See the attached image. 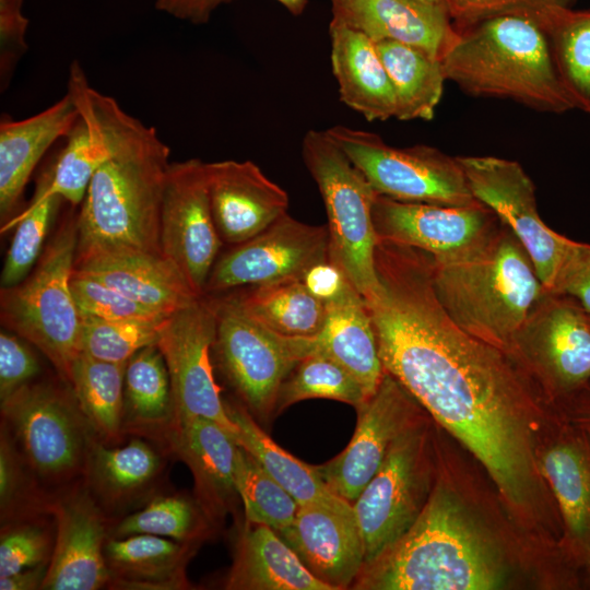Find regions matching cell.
Returning <instances> with one entry per match:
<instances>
[{"label":"cell","instance_id":"53","mask_svg":"<svg viewBox=\"0 0 590 590\" xmlns=\"http://www.w3.org/2000/svg\"><path fill=\"white\" fill-rule=\"evenodd\" d=\"M48 564L26 568L10 576L0 577V590H37L43 588Z\"/></svg>","mask_w":590,"mask_h":590},{"label":"cell","instance_id":"38","mask_svg":"<svg viewBox=\"0 0 590 590\" xmlns=\"http://www.w3.org/2000/svg\"><path fill=\"white\" fill-rule=\"evenodd\" d=\"M213 528L214 524L194 497L184 493L162 492L143 507L115 519L110 538L152 534L199 544L212 533Z\"/></svg>","mask_w":590,"mask_h":590},{"label":"cell","instance_id":"7","mask_svg":"<svg viewBox=\"0 0 590 590\" xmlns=\"http://www.w3.org/2000/svg\"><path fill=\"white\" fill-rule=\"evenodd\" d=\"M0 405L1 425L47 489L55 493L83 479L98 438L68 384L35 380Z\"/></svg>","mask_w":590,"mask_h":590},{"label":"cell","instance_id":"32","mask_svg":"<svg viewBox=\"0 0 590 590\" xmlns=\"http://www.w3.org/2000/svg\"><path fill=\"white\" fill-rule=\"evenodd\" d=\"M225 409L239 432L238 445L248 450L298 505L318 504L342 511L353 505L333 494L315 465H309L275 444L243 404L225 401Z\"/></svg>","mask_w":590,"mask_h":590},{"label":"cell","instance_id":"56","mask_svg":"<svg viewBox=\"0 0 590 590\" xmlns=\"http://www.w3.org/2000/svg\"><path fill=\"white\" fill-rule=\"evenodd\" d=\"M587 416H588V423H589V428L590 429V410L587 412Z\"/></svg>","mask_w":590,"mask_h":590},{"label":"cell","instance_id":"50","mask_svg":"<svg viewBox=\"0 0 590 590\" xmlns=\"http://www.w3.org/2000/svg\"><path fill=\"white\" fill-rule=\"evenodd\" d=\"M550 293L575 299L590 315V245L573 241Z\"/></svg>","mask_w":590,"mask_h":590},{"label":"cell","instance_id":"2","mask_svg":"<svg viewBox=\"0 0 590 590\" xmlns=\"http://www.w3.org/2000/svg\"><path fill=\"white\" fill-rule=\"evenodd\" d=\"M170 150L125 110L115 149L92 177L76 219V257L109 250L161 253L160 219Z\"/></svg>","mask_w":590,"mask_h":590},{"label":"cell","instance_id":"19","mask_svg":"<svg viewBox=\"0 0 590 590\" xmlns=\"http://www.w3.org/2000/svg\"><path fill=\"white\" fill-rule=\"evenodd\" d=\"M495 214L479 201L468 205L405 202L377 194L373 222L378 238L433 257L461 251L483 238Z\"/></svg>","mask_w":590,"mask_h":590},{"label":"cell","instance_id":"18","mask_svg":"<svg viewBox=\"0 0 590 590\" xmlns=\"http://www.w3.org/2000/svg\"><path fill=\"white\" fill-rule=\"evenodd\" d=\"M67 91L76 103L79 117L55 166L43 178L47 192L75 206L81 204L96 170L113 154L123 109L111 96L90 85L78 61L70 67Z\"/></svg>","mask_w":590,"mask_h":590},{"label":"cell","instance_id":"41","mask_svg":"<svg viewBox=\"0 0 590 590\" xmlns=\"http://www.w3.org/2000/svg\"><path fill=\"white\" fill-rule=\"evenodd\" d=\"M315 398L341 401L355 409L368 399L361 384L345 368L320 353L300 359L283 381L275 413Z\"/></svg>","mask_w":590,"mask_h":590},{"label":"cell","instance_id":"48","mask_svg":"<svg viewBox=\"0 0 590 590\" xmlns=\"http://www.w3.org/2000/svg\"><path fill=\"white\" fill-rule=\"evenodd\" d=\"M24 0H0V90L9 86L15 68L28 49L25 35L28 20Z\"/></svg>","mask_w":590,"mask_h":590},{"label":"cell","instance_id":"23","mask_svg":"<svg viewBox=\"0 0 590 590\" xmlns=\"http://www.w3.org/2000/svg\"><path fill=\"white\" fill-rule=\"evenodd\" d=\"M332 19L375 43L398 42L441 58L458 36L444 4L423 0H330Z\"/></svg>","mask_w":590,"mask_h":590},{"label":"cell","instance_id":"33","mask_svg":"<svg viewBox=\"0 0 590 590\" xmlns=\"http://www.w3.org/2000/svg\"><path fill=\"white\" fill-rule=\"evenodd\" d=\"M555 295L536 321L538 332L548 370L570 390L590 380V316L571 297Z\"/></svg>","mask_w":590,"mask_h":590},{"label":"cell","instance_id":"15","mask_svg":"<svg viewBox=\"0 0 590 590\" xmlns=\"http://www.w3.org/2000/svg\"><path fill=\"white\" fill-rule=\"evenodd\" d=\"M329 259L327 225L300 222L287 213L252 238L217 257L204 295L236 287L302 279Z\"/></svg>","mask_w":590,"mask_h":590},{"label":"cell","instance_id":"16","mask_svg":"<svg viewBox=\"0 0 590 590\" xmlns=\"http://www.w3.org/2000/svg\"><path fill=\"white\" fill-rule=\"evenodd\" d=\"M415 401L384 370L376 392L356 409L357 424L349 445L328 462L315 465L333 494L353 505L393 442L415 425Z\"/></svg>","mask_w":590,"mask_h":590},{"label":"cell","instance_id":"58","mask_svg":"<svg viewBox=\"0 0 590 590\" xmlns=\"http://www.w3.org/2000/svg\"><path fill=\"white\" fill-rule=\"evenodd\" d=\"M590 316V315H589Z\"/></svg>","mask_w":590,"mask_h":590},{"label":"cell","instance_id":"26","mask_svg":"<svg viewBox=\"0 0 590 590\" xmlns=\"http://www.w3.org/2000/svg\"><path fill=\"white\" fill-rule=\"evenodd\" d=\"M79 117L67 93L45 110L22 120L2 117L0 122V215L8 219L23 194L38 162L60 138H66Z\"/></svg>","mask_w":590,"mask_h":590},{"label":"cell","instance_id":"22","mask_svg":"<svg viewBox=\"0 0 590 590\" xmlns=\"http://www.w3.org/2000/svg\"><path fill=\"white\" fill-rule=\"evenodd\" d=\"M278 533L305 567L332 590L351 588L365 564L364 540L354 511L298 505L294 521Z\"/></svg>","mask_w":590,"mask_h":590},{"label":"cell","instance_id":"27","mask_svg":"<svg viewBox=\"0 0 590 590\" xmlns=\"http://www.w3.org/2000/svg\"><path fill=\"white\" fill-rule=\"evenodd\" d=\"M329 34L341 102L368 121L394 117V93L376 43L337 19H331Z\"/></svg>","mask_w":590,"mask_h":590},{"label":"cell","instance_id":"20","mask_svg":"<svg viewBox=\"0 0 590 590\" xmlns=\"http://www.w3.org/2000/svg\"><path fill=\"white\" fill-rule=\"evenodd\" d=\"M205 173L212 216L223 244H241L287 213V192L251 161L205 163Z\"/></svg>","mask_w":590,"mask_h":590},{"label":"cell","instance_id":"35","mask_svg":"<svg viewBox=\"0 0 590 590\" xmlns=\"http://www.w3.org/2000/svg\"><path fill=\"white\" fill-rule=\"evenodd\" d=\"M396 98L399 120H430L440 102L446 80L441 61L398 42H377Z\"/></svg>","mask_w":590,"mask_h":590},{"label":"cell","instance_id":"11","mask_svg":"<svg viewBox=\"0 0 590 590\" xmlns=\"http://www.w3.org/2000/svg\"><path fill=\"white\" fill-rule=\"evenodd\" d=\"M215 333L213 302L203 295L163 321L156 344L170 377L175 429L194 417H206L220 424L238 444V428L226 412L214 378Z\"/></svg>","mask_w":590,"mask_h":590},{"label":"cell","instance_id":"45","mask_svg":"<svg viewBox=\"0 0 590 590\" xmlns=\"http://www.w3.org/2000/svg\"><path fill=\"white\" fill-rule=\"evenodd\" d=\"M56 538L52 516L1 524L0 577L48 564Z\"/></svg>","mask_w":590,"mask_h":590},{"label":"cell","instance_id":"30","mask_svg":"<svg viewBox=\"0 0 590 590\" xmlns=\"http://www.w3.org/2000/svg\"><path fill=\"white\" fill-rule=\"evenodd\" d=\"M226 589L332 590L317 579L272 528L245 522L238 535Z\"/></svg>","mask_w":590,"mask_h":590},{"label":"cell","instance_id":"49","mask_svg":"<svg viewBox=\"0 0 590 590\" xmlns=\"http://www.w3.org/2000/svg\"><path fill=\"white\" fill-rule=\"evenodd\" d=\"M36 354L8 331L0 333V401L36 380L40 374Z\"/></svg>","mask_w":590,"mask_h":590},{"label":"cell","instance_id":"47","mask_svg":"<svg viewBox=\"0 0 590 590\" xmlns=\"http://www.w3.org/2000/svg\"><path fill=\"white\" fill-rule=\"evenodd\" d=\"M456 27L502 16L531 19L546 31L568 0H444Z\"/></svg>","mask_w":590,"mask_h":590},{"label":"cell","instance_id":"13","mask_svg":"<svg viewBox=\"0 0 590 590\" xmlns=\"http://www.w3.org/2000/svg\"><path fill=\"white\" fill-rule=\"evenodd\" d=\"M426 481L424 438L415 424L393 442L377 473L353 503L364 540L365 564L414 523L428 499Z\"/></svg>","mask_w":590,"mask_h":590},{"label":"cell","instance_id":"43","mask_svg":"<svg viewBox=\"0 0 590 590\" xmlns=\"http://www.w3.org/2000/svg\"><path fill=\"white\" fill-rule=\"evenodd\" d=\"M52 498L0 425V523L52 516Z\"/></svg>","mask_w":590,"mask_h":590},{"label":"cell","instance_id":"10","mask_svg":"<svg viewBox=\"0 0 590 590\" xmlns=\"http://www.w3.org/2000/svg\"><path fill=\"white\" fill-rule=\"evenodd\" d=\"M327 132L380 196L442 205L477 202L458 156L426 144L391 146L374 132L341 125Z\"/></svg>","mask_w":590,"mask_h":590},{"label":"cell","instance_id":"31","mask_svg":"<svg viewBox=\"0 0 590 590\" xmlns=\"http://www.w3.org/2000/svg\"><path fill=\"white\" fill-rule=\"evenodd\" d=\"M174 429L175 411L168 368L157 344H152L127 361L122 432L125 437L146 438L169 452Z\"/></svg>","mask_w":590,"mask_h":590},{"label":"cell","instance_id":"5","mask_svg":"<svg viewBox=\"0 0 590 590\" xmlns=\"http://www.w3.org/2000/svg\"><path fill=\"white\" fill-rule=\"evenodd\" d=\"M457 31L441 66L446 80L465 94L508 99L550 114L576 109L547 33L535 21L502 15Z\"/></svg>","mask_w":590,"mask_h":590},{"label":"cell","instance_id":"25","mask_svg":"<svg viewBox=\"0 0 590 590\" xmlns=\"http://www.w3.org/2000/svg\"><path fill=\"white\" fill-rule=\"evenodd\" d=\"M237 448V441L206 417L179 425L169 440L170 455L190 469L194 498L214 526L235 509L239 498L235 483Z\"/></svg>","mask_w":590,"mask_h":590},{"label":"cell","instance_id":"8","mask_svg":"<svg viewBox=\"0 0 590 590\" xmlns=\"http://www.w3.org/2000/svg\"><path fill=\"white\" fill-rule=\"evenodd\" d=\"M76 247L75 220L60 227L31 278L1 290L2 321L36 346L66 384L81 353V319L70 288Z\"/></svg>","mask_w":590,"mask_h":590},{"label":"cell","instance_id":"21","mask_svg":"<svg viewBox=\"0 0 590 590\" xmlns=\"http://www.w3.org/2000/svg\"><path fill=\"white\" fill-rule=\"evenodd\" d=\"M169 452L156 442L130 436L118 445L96 440L83 481L102 509L118 519L162 493Z\"/></svg>","mask_w":590,"mask_h":590},{"label":"cell","instance_id":"28","mask_svg":"<svg viewBox=\"0 0 590 590\" xmlns=\"http://www.w3.org/2000/svg\"><path fill=\"white\" fill-rule=\"evenodd\" d=\"M198 545L152 534L109 536L104 548L108 589H189L186 570Z\"/></svg>","mask_w":590,"mask_h":590},{"label":"cell","instance_id":"6","mask_svg":"<svg viewBox=\"0 0 590 590\" xmlns=\"http://www.w3.org/2000/svg\"><path fill=\"white\" fill-rule=\"evenodd\" d=\"M302 157L324 204L329 259L363 298H369L380 287L375 262L378 236L373 222L378 193L327 130L305 133Z\"/></svg>","mask_w":590,"mask_h":590},{"label":"cell","instance_id":"24","mask_svg":"<svg viewBox=\"0 0 590 590\" xmlns=\"http://www.w3.org/2000/svg\"><path fill=\"white\" fill-rule=\"evenodd\" d=\"M74 270L166 316L202 297L182 271L162 253L139 250L94 252L75 258Z\"/></svg>","mask_w":590,"mask_h":590},{"label":"cell","instance_id":"40","mask_svg":"<svg viewBox=\"0 0 590 590\" xmlns=\"http://www.w3.org/2000/svg\"><path fill=\"white\" fill-rule=\"evenodd\" d=\"M61 200L59 196L47 192L42 178L30 205L2 224V233L12 227L15 232L1 272V290L14 287L26 279L40 255Z\"/></svg>","mask_w":590,"mask_h":590},{"label":"cell","instance_id":"44","mask_svg":"<svg viewBox=\"0 0 590 590\" xmlns=\"http://www.w3.org/2000/svg\"><path fill=\"white\" fill-rule=\"evenodd\" d=\"M80 319L81 352L94 358L113 363H126L141 349L156 344L162 323L165 320Z\"/></svg>","mask_w":590,"mask_h":590},{"label":"cell","instance_id":"4","mask_svg":"<svg viewBox=\"0 0 590 590\" xmlns=\"http://www.w3.org/2000/svg\"><path fill=\"white\" fill-rule=\"evenodd\" d=\"M430 271L435 295L449 318L496 347L523 330L533 305L546 291L509 229L487 233L456 253L430 256Z\"/></svg>","mask_w":590,"mask_h":590},{"label":"cell","instance_id":"12","mask_svg":"<svg viewBox=\"0 0 590 590\" xmlns=\"http://www.w3.org/2000/svg\"><path fill=\"white\" fill-rule=\"evenodd\" d=\"M458 160L473 197L518 239L550 293L574 240L542 221L531 178L516 161L496 156H458Z\"/></svg>","mask_w":590,"mask_h":590},{"label":"cell","instance_id":"37","mask_svg":"<svg viewBox=\"0 0 590 590\" xmlns=\"http://www.w3.org/2000/svg\"><path fill=\"white\" fill-rule=\"evenodd\" d=\"M590 438V437H589ZM579 440L551 447L542 459V473L557 500L568 536L590 547V451Z\"/></svg>","mask_w":590,"mask_h":590},{"label":"cell","instance_id":"55","mask_svg":"<svg viewBox=\"0 0 590 590\" xmlns=\"http://www.w3.org/2000/svg\"><path fill=\"white\" fill-rule=\"evenodd\" d=\"M423 1H427V2H433V3H438V4H445V1L444 0H423Z\"/></svg>","mask_w":590,"mask_h":590},{"label":"cell","instance_id":"52","mask_svg":"<svg viewBox=\"0 0 590 590\" xmlns=\"http://www.w3.org/2000/svg\"><path fill=\"white\" fill-rule=\"evenodd\" d=\"M231 0H155V7L179 20L206 23L213 11Z\"/></svg>","mask_w":590,"mask_h":590},{"label":"cell","instance_id":"39","mask_svg":"<svg viewBox=\"0 0 590 590\" xmlns=\"http://www.w3.org/2000/svg\"><path fill=\"white\" fill-rule=\"evenodd\" d=\"M546 33L557 71L576 109L590 114V9L563 8Z\"/></svg>","mask_w":590,"mask_h":590},{"label":"cell","instance_id":"36","mask_svg":"<svg viewBox=\"0 0 590 590\" xmlns=\"http://www.w3.org/2000/svg\"><path fill=\"white\" fill-rule=\"evenodd\" d=\"M126 363H113L80 353L69 374L70 386L98 440L118 445L122 432Z\"/></svg>","mask_w":590,"mask_h":590},{"label":"cell","instance_id":"54","mask_svg":"<svg viewBox=\"0 0 590 590\" xmlns=\"http://www.w3.org/2000/svg\"><path fill=\"white\" fill-rule=\"evenodd\" d=\"M285 7L292 14L299 15L305 10L307 0H276Z\"/></svg>","mask_w":590,"mask_h":590},{"label":"cell","instance_id":"42","mask_svg":"<svg viewBox=\"0 0 590 590\" xmlns=\"http://www.w3.org/2000/svg\"><path fill=\"white\" fill-rule=\"evenodd\" d=\"M235 483L246 522L264 524L280 532L294 521L297 502L240 445L236 453Z\"/></svg>","mask_w":590,"mask_h":590},{"label":"cell","instance_id":"1","mask_svg":"<svg viewBox=\"0 0 590 590\" xmlns=\"http://www.w3.org/2000/svg\"><path fill=\"white\" fill-rule=\"evenodd\" d=\"M379 290L364 298L384 370L521 504L533 483L526 394L499 347L459 328L432 284L430 256L378 239Z\"/></svg>","mask_w":590,"mask_h":590},{"label":"cell","instance_id":"9","mask_svg":"<svg viewBox=\"0 0 590 590\" xmlns=\"http://www.w3.org/2000/svg\"><path fill=\"white\" fill-rule=\"evenodd\" d=\"M211 299L216 317L212 352L219 368L249 413L267 422L275 413L283 381L312 353L311 337L280 335L247 316L231 297Z\"/></svg>","mask_w":590,"mask_h":590},{"label":"cell","instance_id":"51","mask_svg":"<svg viewBox=\"0 0 590 590\" xmlns=\"http://www.w3.org/2000/svg\"><path fill=\"white\" fill-rule=\"evenodd\" d=\"M300 281L323 304L337 299L352 285L342 269L330 259L309 268Z\"/></svg>","mask_w":590,"mask_h":590},{"label":"cell","instance_id":"3","mask_svg":"<svg viewBox=\"0 0 590 590\" xmlns=\"http://www.w3.org/2000/svg\"><path fill=\"white\" fill-rule=\"evenodd\" d=\"M503 581L493 545L451 492L439 486L410 529L352 585L362 590H491Z\"/></svg>","mask_w":590,"mask_h":590},{"label":"cell","instance_id":"34","mask_svg":"<svg viewBox=\"0 0 590 590\" xmlns=\"http://www.w3.org/2000/svg\"><path fill=\"white\" fill-rule=\"evenodd\" d=\"M227 296L251 319L284 337H315L326 320V305L299 279L245 286Z\"/></svg>","mask_w":590,"mask_h":590},{"label":"cell","instance_id":"57","mask_svg":"<svg viewBox=\"0 0 590 590\" xmlns=\"http://www.w3.org/2000/svg\"><path fill=\"white\" fill-rule=\"evenodd\" d=\"M587 434H588V436L590 437V429H588Z\"/></svg>","mask_w":590,"mask_h":590},{"label":"cell","instance_id":"46","mask_svg":"<svg viewBox=\"0 0 590 590\" xmlns=\"http://www.w3.org/2000/svg\"><path fill=\"white\" fill-rule=\"evenodd\" d=\"M70 288L80 318L162 321L168 317L74 269L70 279Z\"/></svg>","mask_w":590,"mask_h":590},{"label":"cell","instance_id":"17","mask_svg":"<svg viewBox=\"0 0 590 590\" xmlns=\"http://www.w3.org/2000/svg\"><path fill=\"white\" fill-rule=\"evenodd\" d=\"M56 538L42 590H98L110 581L104 548L111 519L83 479L54 493Z\"/></svg>","mask_w":590,"mask_h":590},{"label":"cell","instance_id":"14","mask_svg":"<svg viewBox=\"0 0 590 590\" xmlns=\"http://www.w3.org/2000/svg\"><path fill=\"white\" fill-rule=\"evenodd\" d=\"M222 244L210 206L205 162L189 158L170 163L161 208V253L203 296Z\"/></svg>","mask_w":590,"mask_h":590},{"label":"cell","instance_id":"29","mask_svg":"<svg viewBox=\"0 0 590 590\" xmlns=\"http://www.w3.org/2000/svg\"><path fill=\"white\" fill-rule=\"evenodd\" d=\"M324 305L323 327L311 337L312 353L323 354L340 364L369 398L379 387L384 367L365 300L351 285L340 297Z\"/></svg>","mask_w":590,"mask_h":590}]
</instances>
